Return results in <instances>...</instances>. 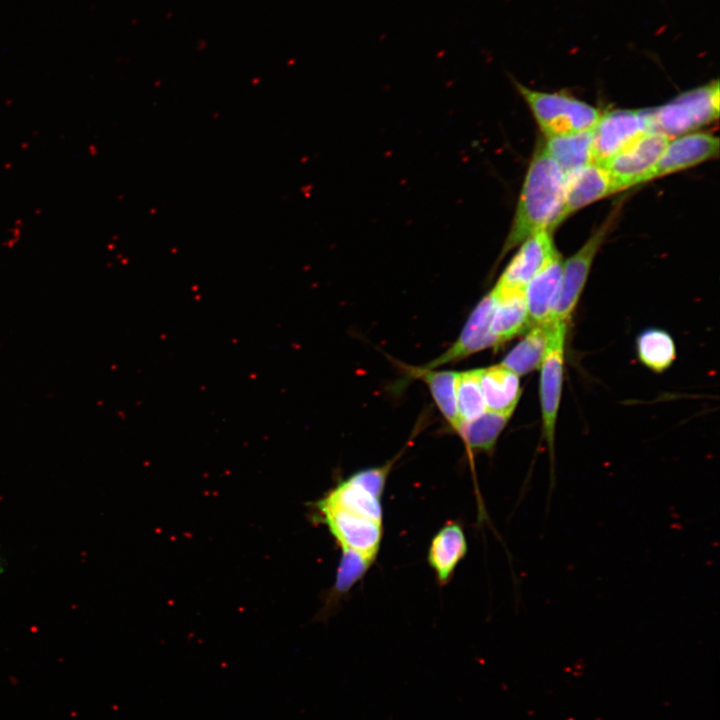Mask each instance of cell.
<instances>
[{"label": "cell", "instance_id": "e0dca14e", "mask_svg": "<svg viewBox=\"0 0 720 720\" xmlns=\"http://www.w3.org/2000/svg\"><path fill=\"white\" fill-rule=\"evenodd\" d=\"M486 410L512 415L521 395L519 376L503 365L480 369Z\"/></svg>", "mask_w": 720, "mask_h": 720}, {"label": "cell", "instance_id": "7a4b0ae2", "mask_svg": "<svg viewBox=\"0 0 720 720\" xmlns=\"http://www.w3.org/2000/svg\"><path fill=\"white\" fill-rule=\"evenodd\" d=\"M513 83L546 138L592 130L601 115L598 109L574 97L533 90L516 80Z\"/></svg>", "mask_w": 720, "mask_h": 720}, {"label": "cell", "instance_id": "603a6c76", "mask_svg": "<svg viewBox=\"0 0 720 720\" xmlns=\"http://www.w3.org/2000/svg\"><path fill=\"white\" fill-rule=\"evenodd\" d=\"M636 347L639 360L655 372L669 368L676 357L673 338L661 329L643 331L637 338Z\"/></svg>", "mask_w": 720, "mask_h": 720}, {"label": "cell", "instance_id": "9c48e42d", "mask_svg": "<svg viewBox=\"0 0 720 720\" xmlns=\"http://www.w3.org/2000/svg\"><path fill=\"white\" fill-rule=\"evenodd\" d=\"M609 222L594 232L586 243L563 262L558 296L552 322L569 320L588 278L593 260L608 232Z\"/></svg>", "mask_w": 720, "mask_h": 720}, {"label": "cell", "instance_id": "6da1fadb", "mask_svg": "<svg viewBox=\"0 0 720 720\" xmlns=\"http://www.w3.org/2000/svg\"><path fill=\"white\" fill-rule=\"evenodd\" d=\"M565 174L539 145L530 161L500 258L528 237L562 222Z\"/></svg>", "mask_w": 720, "mask_h": 720}, {"label": "cell", "instance_id": "d6986e66", "mask_svg": "<svg viewBox=\"0 0 720 720\" xmlns=\"http://www.w3.org/2000/svg\"><path fill=\"white\" fill-rule=\"evenodd\" d=\"M544 148L566 175L592 162V130L546 138Z\"/></svg>", "mask_w": 720, "mask_h": 720}, {"label": "cell", "instance_id": "5b68a950", "mask_svg": "<svg viewBox=\"0 0 720 720\" xmlns=\"http://www.w3.org/2000/svg\"><path fill=\"white\" fill-rule=\"evenodd\" d=\"M566 322H552L546 354L540 365V403L543 420V436L547 443L551 472L550 493L554 487L555 427L561 399Z\"/></svg>", "mask_w": 720, "mask_h": 720}, {"label": "cell", "instance_id": "44dd1931", "mask_svg": "<svg viewBox=\"0 0 720 720\" xmlns=\"http://www.w3.org/2000/svg\"><path fill=\"white\" fill-rule=\"evenodd\" d=\"M413 371L414 376L427 384L441 414L457 433L461 425L456 400L457 372L423 368H416Z\"/></svg>", "mask_w": 720, "mask_h": 720}, {"label": "cell", "instance_id": "3957f363", "mask_svg": "<svg viewBox=\"0 0 720 720\" xmlns=\"http://www.w3.org/2000/svg\"><path fill=\"white\" fill-rule=\"evenodd\" d=\"M646 111L652 131L670 138L691 132L718 119L719 82L711 81Z\"/></svg>", "mask_w": 720, "mask_h": 720}, {"label": "cell", "instance_id": "8992f818", "mask_svg": "<svg viewBox=\"0 0 720 720\" xmlns=\"http://www.w3.org/2000/svg\"><path fill=\"white\" fill-rule=\"evenodd\" d=\"M393 461L359 470L339 481L322 497L347 511L383 522L382 497Z\"/></svg>", "mask_w": 720, "mask_h": 720}, {"label": "cell", "instance_id": "ba28073f", "mask_svg": "<svg viewBox=\"0 0 720 720\" xmlns=\"http://www.w3.org/2000/svg\"><path fill=\"white\" fill-rule=\"evenodd\" d=\"M649 131L646 109H617L600 115L592 129V162L602 166Z\"/></svg>", "mask_w": 720, "mask_h": 720}, {"label": "cell", "instance_id": "d4e9b609", "mask_svg": "<svg viewBox=\"0 0 720 720\" xmlns=\"http://www.w3.org/2000/svg\"><path fill=\"white\" fill-rule=\"evenodd\" d=\"M8 568V559L4 554L2 545L0 544V576H3Z\"/></svg>", "mask_w": 720, "mask_h": 720}, {"label": "cell", "instance_id": "ffe728a7", "mask_svg": "<svg viewBox=\"0 0 720 720\" xmlns=\"http://www.w3.org/2000/svg\"><path fill=\"white\" fill-rule=\"evenodd\" d=\"M511 415L486 410L477 418L460 425L458 434L471 453L493 452Z\"/></svg>", "mask_w": 720, "mask_h": 720}, {"label": "cell", "instance_id": "2e32d148", "mask_svg": "<svg viewBox=\"0 0 720 720\" xmlns=\"http://www.w3.org/2000/svg\"><path fill=\"white\" fill-rule=\"evenodd\" d=\"M496 305L491 321V331L499 345L509 341L530 328L525 289H492Z\"/></svg>", "mask_w": 720, "mask_h": 720}, {"label": "cell", "instance_id": "30bf717a", "mask_svg": "<svg viewBox=\"0 0 720 720\" xmlns=\"http://www.w3.org/2000/svg\"><path fill=\"white\" fill-rule=\"evenodd\" d=\"M495 305L496 295L491 290L475 306L456 342L438 358L429 362L423 369H433L447 363L459 361L487 348L499 346L497 338L491 331Z\"/></svg>", "mask_w": 720, "mask_h": 720}, {"label": "cell", "instance_id": "277c9868", "mask_svg": "<svg viewBox=\"0 0 720 720\" xmlns=\"http://www.w3.org/2000/svg\"><path fill=\"white\" fill-rule=\"evenodd\" d=\"M312 519L327 526L341 550L358 552L376 561L383 538V522L332 505L322 498L311 505Z\"/></svg>", "mask_w": 720, "mask_h": 720}, {"label": "cell", "instance_id": "4fadbf2b", "mask_svg": "<svg viewBox=\"0 0 720 720\" xmlns=\"http://www.w3.org/2000/svg\"><path fill=\"white\" fill-rule=\"evenodd\" d=\"M563 262L556 251L525 287L530 327L549 324L559 292Z\"/></svg>", "mask_w": 720, "mask_h": 720}, {"label": "cell", "instance_id": "cb8c5ba5", "mask_svg": "<svg viewBox=\"0 0 720 720\" xmlns=\"http://www.w3.org/2000/svg\"><path fill=\"white\" fill-rule=\"evenodd\" d=\"M479 378L480 369L457 372L456 400L461 424L486 411Z\"/></svg>", "mask_w": 720, "mask_h": 720}, {"label": "cell", "instance_id": "8fae6325", "mask_svg": "<svg viewBox=\"0 0 720 720\" xmlns=\"http://www.w3.org/2000/svg\"><path fill=\"white\" fill-rule=\"evenodd\" d=\"M548 231L538 232L521 243L495 285L498 289H525L528 282L556 252Z\"/></svg>", "mask_w": 720, "mask_h": 720}, {"label": "cell", "instance_id": "ac0fdd59", "mask_svg": "<svg viewBox=\"0 0 720 720\" xmlns=\"http://www.w3.org/2000/svg\"><path fill=\"white\" fill-rule=\"evenodd\" d=\"M551 323L531 326L527 334L504 357L501 365L518 376L540 367L546 354Z\"/></svg>", "mask_w": 720, "mask_h": 720}, {"label": "cell", "instance_id": "7402d4cb", "mask_svg": "<svg viewBox=\"0 0 720 720\" xmlns=\"http://www.w3.org/2000/svg\"><path fill=\"white\" fill-rule=\"evenodd\" d=\"M374 561L364 555L341 550V557L336 570V576L331 587L324 611L333 609L335 605L350 592V590L366 575Z\"/></svg>", "mask_w": 720, "mask_h": 720}, {"label": "cell", "instance_id": "52a82bcc", "mask_svg": "<svg viewBox=\"0 0 720 720\" xmlns=\"http://www.w3.org/2000/svg\"><path fill=\"white\" fill-rule=\"evenodd\" d=\"M670 140L661 132L649 131L604 163L602 166L612 180L614 191L651 180L652 171Z\"/></svg>", "mask_w": 720, "mask_h": 720}, {"label": "cell", "instance_id": "5bb4252c", "mask_svg": "<svg viewBox=\"0 0 720 720\" xmlns=\"http://www.w3.org/2000/svg\"><path fill=\"white\" fill-rule=\"evenodd\" d=\"M615 192L606 169L591 163L565 175L562 221L584 206Z\"/></svg>", "mask_w": 720, "mask_h": 720}, {"label": "cell", "instance_id": "9a60e30c", "mask_svg": "<svg viewBox=\"0 0 720 720\" xmlns=\"http://www.w3.org/2000/svg\"><path fill=\"white\" fill-rule=\"evenodd\" d=\"M467 550L463 527L457 521L447 522L433 536L427 561L440 586L450 582L458 564L465 558Z\"/></svg>", "mask_w": 720, "mask_h": 720}, {"label": "cell", "instance_id": "7c38bea8", "mask_svg": "<svg viewBox=\"0 0 720 720\" xmlns=\"http://www.w3.org/2000/svg\"><path fill=\"white\" fill-rule=\"evenodd\" d=\"M718 137L705 132L690 133L670 140L655 165L651 179L698 165L718 155Z\"/></svg>", "mask_w": 720, "mask_h": 720}]
</instances>
